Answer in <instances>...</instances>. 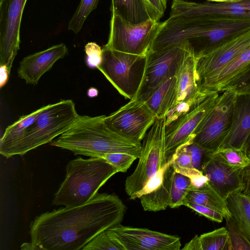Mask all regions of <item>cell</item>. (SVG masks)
I'll return each mask as SVG.
<instances>
[{
	"label": "cell",
	"instance_id": "1",
	"mask_svg": "<svg viewBox=\"0 0 250 250\" xmlns=\"http://www.w3.org/2000/svg\"><path fill=\"white\" fill-rule=\"evenodd\" d=\"M126 207L114 194L97 193L82 205L37 216L29 234L35 250H79L102 231L120 224Z\"/></svg>",
	"mask_w": 250,
	"mask_h": 250
},
{
	"label": "cell",
	"instance_id": "2",
	"mask_svg": "<svg viewBox=\"0 0 250 250\" xmlns=\"http://www.w3.org/2000/svg\"><path fill=\"white\" fill-rule=\"evenodd\" d=\"M158 35L153 51L188 41L195 58L250 29V19L209 20L188 17L169 18Z\"/></svg>",
	"mask_w": 250,
	"mask_h": 250
},
{
	"label": "cell",
	"instance_id": "3",
	"mask_svg": "<svg viewBox=\"0 0 250 250\" xmlns=\"http://www.w3.org/2000/svg\"><path fill=\"white\" fill-rule=\"evenodd\" d=\"M105 115H78L64 132L50 143L51 146L72 151L75 155L101 157L105 154L123 153L139 158L142 145L127 139L113 130Z\"/></svg>",
	"mask_w": 250,
	"mask_h": 250
},
{
	"label": "cell",
	"instance_id": "4",
	"mask_svg": "<svg viewBox=\"0 0 250 250\" xmlns=\"http://www.w3.org/2000/svg\"><path fill=\"white\" fill-rule=\"evenodd\" d=\"M65 178L54 194L52 204L75 207L85 204L114 174L117 169L104 159L78 157L66 167Z\"/></svg>",
	"mask_w": 250,
	"mask_h": 250
},
{
	"label": "cell",
	"instance_id": "5",
	"mask_svg": "<svg viewBox=\"0 0 250 250\" xmlns=\"http://www.w3.org/2000/svg\"><path fill=\"white\" fill-rule=\"evenodd\" d=\"M78 114L72 100H62L42 106L34 123L4 157L22 156L29 151L52 142L75 122Z\"/></svg>",
	"mask_w": 250,
	"mask_h": 250
},
{
	"label": "cell",
	"instance_id": "6",
	"mask_svg": "<svg viewBox=\"0 0 250 250\" xmlns=\"http://www.w3.org/2000/svg\"><path fill=\"white\" fill-rule=\"evenodd\" d=\"M146 56L102 48V59L97 67L119 93L132 100L141 86L146 69Z\"/></svg>",
	"mask_w": 250,
	"mask_h": 250
},
{
	"label": "cell",
	"instance_id": "7",
	"mask_svg": "<svg viewBox=\"0 0 250 250\" xmlns=\"http://www.w3.org/2000/svg\"><path fill=\"white\" fill-rule=\"evenodd\" d=\"M165 117L156 118L143 139L139 162L125 182V190L130 199L168 163L165 154Z\"/></svg>",
	"mask_w": 250,
	"mask_h": 250
},
{
	"label": "cell",
	"instance_id": "8",
	"mask_svg": "<svg viewBox=\"0 0 250 250\" xmlns=\"http://www.w3.org/2000/svg\"><path fill=\"white\" fill-rule=\"evenodd\" d=\"M165 21L150 19L142 23L131 24L111 14L110 30L105 47L127 53L146 56L151 49Z\"/></svg>",
	"mask_w": 250,
	"mask_h": 250
},
{
	"label": "cell",
	"instance_id": "9",
	"mask_svg": "<svg viewBox=\"0 0 250 250\" xmlns=\"http://www.w3.org/2000/svg\"><path fill=\"white\" fill-rule=\"evenodd\" d=\"M188 41L150 50L147 55L144 76L139 89L131 100L146 101L166 80L176 76L192 50Z\"/></svg>",
	"mask_w": 250,
	"mask_h": 250
},
{
	"label": "cell",
	"instance_id": "10",
	"mask_svg": "<svg viewBox=\"0 0 250 250\" xmlns=\"http://www.w3.org/2000/svg\"><path fill=\"white\" fill-rule=\"evenodd\" d=\"M219 92L214 105L191 136L193 142L211 153L218 149L229 131L236 95L231 89Z\"/></svg>",
	"mask_w": 250,
	"mask_h": 250
},
{
	"label": "cell",
	"instance_id": "11",
	"mask_svg": "<svg viewBox=\"0 0 250 250\" xmlns=\"http://www.w3.org/2000/svg\"><path fill=\"white\" fill-rule=\"evenodd\" d=\"M218 92L206 93L187 113L165 127V154L170 162L179 147L193 135L215 103Z\"/></svg>",
	"mask_w": 250,
	"mask_h": 250
},
{
	"label": "cell",
	"instance_id": "12",
	"mask_svg": "<svg viewBox=\"0 0 250 250\" xmlns=\"http://www.w3.org/2000/svg\"><path fill=\"white\" fill-rule=\"evenodd\" d=\"M250 46V29L195 58L196 81L200 92L221 69Z\"/></svg>",
	"mask_w": 250,
	"mask_h": 250
},
{
	"label": "cell",
	"instance_id": "13",
	"mask_svg": "<svg viewBox=\"0 0 250 250\" xmlns=\"http://www.w3.org/2000/svg\"><path fill=\"white\" fill-rule=\"evenodd\" d=\"M156 118L144 102L130 100L118 110L105 116V121L120 135L141 143Z\"/></svg>",
	"mask_w": 250,
	"mask_h": 250
},
{
	"label": "cell",
	"instance_id": "14",
	"mask_svg": "<svg viewBox=\"0 0 250 250\" xmlns=\"http://www.w3.org/2000/svg\"><path fill=\"white\" fill-rule=\"evenodd\" d=\"M27 0H0V65L10 72L20 49V26Z\"/></svg>",
	"mask_w": 250,
	"mask_h": 250
},
{
	"label": "cell",
	"instance_id": "15",
	"mask_svg": "<svg viewBox=\"0 0 250 250\" xmlns=\"http://www.w3.org/2000/svg\"><path fill=\"white\" fill-rule=\"evenodd\" d=\"M109 229L125 250H179L181 246L179 237L147 229L120 223Z\"/></svg>",
	"mask_w": 250,
	"mask_h": 250
},
{
	"label": "cell",
	"instance_id": "16",
	"mask_svg": "<svg viewBox=\"0 0 250 250\" xmlns=\"http://www.w3.org/2000/svg\"><path fill=\"white\" fill-rule=\"evenodd\" d=\"M179 17L209 20L250 19V11L245 10L239 1L234 3L195 2L187 0H173L169 18Z\"/></svg>",
	"mask_w": 250,
	"mask_h": 250
},
{
	"label": "cell",
	"instance_id": "17",
	"mask_svg": "<svg viewBox=\"0 0 250 250\" xmlns=\"http://www.w3.org/2000/svg\"><path fill=\"white\" fill-rule=\"evenodd\" d=\"M244 169L229 166L216 153L206 152L201 171L210 186L226 200L231 194L243 191Z\"/></svg>",
	"mask_w": 250,
	"mask_h": 250
},
{
	"label": "cell",
	"instance_id": "18",
	"mask_svg": "<svg viewBox=\"0 0 250 250\" xmlns=\"http://www.w3.org/2000/svg\"><path fill=\"white\" fill-rule=\"evenodd\" d=\"M67 51L65 44L62 43L24 57L18 68V76L27 84H37L41 77L64 58Z\"/></svg>",
	"mask_w": 250,
	"mask_h": 250
},
{
	"label": "cell",
	"instance_id": "19",
	"mask_svg": "<svg viewBox=\"0 0 250 250\" xmlns=\"http://www.w3.org/2000/svg\"><path fill=\"white\" fill-rule=\"evenodd\" d=\"M250 136V93L236 92L231 127L218 149L243 150Z\"/></svg>",
	"mask_w": 250,
	"mask_h": 250
},
{
	"label": "cell",
	"instance_id": "20",
	"mask_svg": "<svg viewBox=\"0 0 250 250\" xmlns=\"http://www.w3.org/2000/svg\"><path fill=\"white\" fill-rule=\"evenodd\" d=\"M250 65V46L221 69L203 87L201 92H219L228 89Z\"/></svg>",
	"mask_w": 250,
	"mask_h": 250
},
{
	"label": "cell",
	"instance_id": "21",
	"mask_svg": "<svg viewBox=\"0 0 250 250\" xmlns=\"http://www.w3.org/2000/svg\"><path fill=\"white\" fill-rule=\"evenodd\" d=\"M195 58L192 50L185 59L177 75V101L194 102L205 93L199 90L195 77Z\"/></svg>",
	"mask_w": 250,
	"mask_h": 250
},
{
	"label": "cell",
	"instance_id": "22",
	"mask_svg": "<svg viewBox=\"0 0 250 250\" xmlns=\"http://www.w3.org/2000/svg\"><path fill=\"white\" fill-rule=\"evenodd\" d=\"M176 76L162 83L144 102L156 118L165 117L177 101Z\"/></svg>",
	"mask_w": 250,
	"mask_h": 250
},
{
	"label": "cell",
	"instance_id": "23",
	"mask_svg": "<svg viewBox=\"0 0 250 250\" xmlns=\"http://www.w3.org/2000/svg\"><path fill=\"white\" fill-rule=\"evenodd\" d=\"M174 170L171 160L166 165L161 184L151 192L139 198L145 211L156 212L169 207L171 180Z\"/></svg>",
	"mask_w": 250,
	"mask_h": 250
},
{
	"label": "cell",
	"instance_id": "24",
	"mask_svg": "<svg viewBox=\"0 0 250 250\" xmlns=\"http://www.w3.org/2000/svg\"><path fill=\"white\" fill-rule=\"evenodd\" d=\"M184 201L212 208L222 213L225 219L231 216L226 200L221 196L208 182L199 188L191 186Z\"/></svg>",
	"mask_w": 250,
	"mask_h": 250
},
{
	"label": "cell",
	"instance_id": "25",
	"mask_svg": "<svg viewBox=\"0 0 250 250\" xmlns=\"http://www.w3.org/2000/svg\"><path fill=\"white\" fill-rule=\"evenodd\" d=\"M110 11L134 24L151 19L145 0H111Z\"/></svg>",
	"mask_w": 250,
	"mask_h": 250
},
{
	"label": "cell",
	"instance_id": "26",
	"mask_svg": "<svg viewBox=\"0 0 250 250\" xmlns=\"http://www.w3.org/2000/svg\"><path fill=\"white\" fill-rule=\"evenodd\" d=\"M42 107L33 112L22 116L5 129L0 140V153L4 156L7 151L25 133L34 123Z\"/></svg>",
	"mask_w": 250,
	"mask_h": 250
},
{
	"label": "cell",
	"instance_id": "27",
	"mask_svg": "<svg viewBox=\"0 0 250 250\" xmlns=\"http://www.w3.org/2000/svg\"><path fill=\"white\" fill-rule=\"evenodd\" d=\"M231 216L250 239V201L242 191L229 195L226 199Z\"/></svg>",
	"mask_w": 250,
	"mask_h": 250
},
{
	"label": "cell",
	"instance_id": "28",
	"mask_svg": "<svg viewBox=\"0 0 250 250\" xmlns=\"http://www.w3.org/2000/svg\"><path fill=\"white\" fill-rule=\"evenodd\" d=\"M191 186L189 177L174 170L171 180L169 207L173 208L183 205Z\"/></svg>",
	"mask_w": 250,
	"mask_h": 250
},
{
	"label": "cell",
	"instance_id": "29",
	"mask_svg": "<svg viewBox=\"0 0 250 250\" xmlns=\"http://www.w3.org/2000/svg\"><path fill=\"white\" fill-rule=\"evenodd\" d=\"M202 250H230L229 232L222 227L200 236Z\"/></svg>",
	"mask_w": 250,
	"mask_h": 250
},
{
	"label": "cell",
	"instance_id": "30",
	"mask_svg": "<svg viewBox=\"0 0 250 250\" xmlns=\"http://www.w3.org/2000/svg\"><path fill=\"white\" fill-rule=\"evenodd\" d=\"M171 160L175 171L189 177L191 182L203 175L202 171L193 167L190 155L182 146L178 148Z\"/></svg>",
	"mask_w": 250,
	"mask_h": 250
},
{
	"label": "cell",
	"instance_id": "31",
	"mask_svg": "<svg viewBox=\"0 0 250 250\" xmlns=\"http://www.w3.org/2000/svg\"><path fill=\"white\" fill-rule=\"evenodd\" d=\"M82 250H125L124 247L108 229L102 231Z\"/></svg>",
	"mask_w": 250,
	"mask_h": 250
},
{
	"label": "cell",
	"instance_id": "32",
	"mask_svg": "<svg viewBox=\"0 0 250 250\" xmlns=\"http://www.w3.org/2000/svg\"><path fill=\"white\" fill-rule=\"evenodd\" d=\"M100 0H81L76 10L69 21L68 29L78 33L89 15L95 10Z\"/></svg>",
	"mask_w": 250,
	"mask_h": 250
},
{
	"label": "cell",
	"instance_id": "33",
	"mask_svg": "<svg viewBox=\"0 0 250 250\" xmlns=\"http://www.w3.org/2000/svg\"><path fill=\"white\" fill-rule=\"evenodd\" d=\"M225 220L230 250H250V239L240 229L232 216Z\"/></svg>",
	"mask_w": 250,
	"mask_h": 250
},
{
	"label": "cell",
	"instance_id": "34",
	"mask_svg": "<svg viewBox=\"0 0 250 250\" xmlns=\"http://www.w3.org/2000/svg\"><path fill=\"white\" fill-rule=\"evenodd\" d=\"M214 153L233 167L244 169L250 164V159L242 149L227 148L218 149Z\"/></svg>",
	"mask_w": 250,
	"mask_h": 250
},
{
	"label": "cell",
	"instance_id": "35",
	"mask_svg": "<svg viewBox=\"0 0 250 250\" xmlns=\"http://www.w3.org/2000/svg\"><path fill=\"white\" fill-rule=\"evenodd\" d=\"M102 158L115 167L118 172H125L133 162L138 159L135 156L123 153H107Z\"/></svg>",
	"mask_w": 250,
	"mask_h": 250
},
{
	"label": "cell",
	"instance_id": "36",
	"mask_svg": "<svg viewBox=\"0 0 250 250\" xmlns=\"http://www.w3.org/2000/svg\"><path fill=\"white\" fill-rule=\"evenodd\" d=\"M182 146L191 157L192 165L195 169L202 171V165L206 150L198 144L193 142L190 137Z\"/></svg>",
	"mask_w": 250,
	"mask_h": 250
},
{
	"label": "cell",
	"instance_id": "37",
	"mask_svg": "<svg viewBox=\"0 0 250 250\" xmlns=\"http://www.w3.org/2000/svg\"><path fill=\"white\" fill-rule=\"evenodd\" d=\"M183 205L192 209L197 213L205 216L208 219L217 223L222 222L224 218V216L220 212L203 205L188 201H184Z\"/></svg>",
	"mask_w": 250,
	"mask_h": 250
},
{
	"label": "cell",
	"instance_id": "38",
	"mask_svg": "<svg viewBox=\"0 0 250 250\" xmlns=\"http://www.w3.org/2000/svg\"><path fill=\"white\" fill-rule=\"evenodd\" d=\"M86 62L90 68H97L102 59V48L96 42H88L84 47Z\"/></svg>",
	"mask_w": 250,
	"mask_h": 250
},
{
	"label": "cell",
	"instance_id": "39",
	"mask_svg": "<svg viewBox=\"0 0 250 250\" xmlns=\"http://www.w3.org/2000/svg\"><path fill=\"white\" fill-rule=\"evenodd\" d=\"M150 17L160 21L167 7V0H145Z\"/></svg>",
	"mask_w": 250,
	"mask_h": 250
},
{
	"label": "cell",
	"instance_id": "40",
	"mask_svg": "<svg viewBox=\"0 0 250 250\" xmlns=\"http://www.w3.org/2000/svg\"><path fill=\"white\" fill-rule=\"evenodd\" d=\"M228 89L236 93H250V65Z\"/></svg>",
	"mask_w": 250,
	"mask_h": 250
},
{
	"label": "cell",
	"instance_id": "41",
	"mask_svg": "<svg viewBox=\"0 0 250 250\" xmlns=\"http://www.w3.org/2000/svg\"><path fill=\"white\" fill-rule=\"evenodd\" d=\"M243 181L242 192L247 196H250V164L243 169Z\"/></svg>",
	"mask_w": 250,
	"mask_h": 250
},
{
	"label": "cell",
	"instance_id": "42",
	"mask_svg": "<svg viewBox=\"0 0 250 250\" xmlns=\"http://www.w3.org/2000/svg\"><path fill=\"white\" fill-rule=\"evenodd\" d=\"M182 250H202L200 236L196 235L189 242L185 245Z\"/></svg>",
	"mask_w": 250,
	"mask_h": 250
},
{
	"label": "cell",
	"instance_id": "43",
	"mask_svg": "<svg viewBox=\"0 0 250 250\" xmlns=\"http://www.w3.org/2000/svg\"><path fill=\"white\" fill-rule=\"evenodd\" d=\"M10 72L4 65H0V88H2L7 83Z\"/></svg>",
	"mask_w": 250,
	"mask_h": 250
},
{
	"label": "cell",
	"instance_id": "44",
	"mask_svg": "<svg viewBox=\"0 0 250 250\" xmlns=\"http://www.w3.org/2000/svg\"><path fill=\"white\" fill-rule=\"evenodd\" d=\"M243 150L247 156L250 159V136L247 141Z\"/></svg>",
	"mask_w": 250,
	"mask_h": 250
},
{
	"label": "cell",
	"instance_id": "45",
	"mask_svg": "<svg viewBox=\"0 0 250 250\" xmlns=\"http://www.w3.org/2000/svg\"><path fill=\"white\" fill-rule=\"evenodd\" d=\"M21 249L22 250H35V248L31 242L23 243L21 247Z\"/></svg>",
	"mask_w": 250,
	"mask_h": 250
},
{
	"label": "cell",
	"instance_id": "46",
	"mask_svg": "<svg viewBox=\"0 0 250 250\" xmlns=\"http://www.w3.org/2000/svg\"><path fill=\"white\" fill-rule=\"evenodd\" d=\"M87 95L90 98L96 97L98 95V90L94 87H91L87 91Z\"/></svg>",
	"mask_w": 250,
	"mask_h": 250
},
{
	"label": "cell",
	"instance_id": "47",
	"mask_svg": "<svg viewBox=\"0 0 250 250\" xmlns=\"http://www.w3.org/2000/svg\"><path fill=\"white\" fill-rule=\"evenodd\" d=\"M239 2L245 10L250 11V0H242Z\"/></svg>",
	"mask_w": 250,
	"mask_h": 250
},
{
	"label": "cell",
	"instance_id": "48",
	"mask_svg": "<svg viewBox=\"0 0 250 250\" xmlns=\"http://www.w3.org/2000/svg\"><path fill=\"white\" fill-rule=\"evenodd\" d=\"M208 1L220 3H234L242 0H207Z\"/></svg>",
	"mask_w": 250,
	"mask_h": 250
},
{
	"label": "cell",
	"instance_id": "49",
	"mask_svg": "<svg viewBox=\"0 0 250 250\" xmlns=\"http://www.w3.org/2000/svg\"><path fill=\"white\" fill-rule=\"evenodd\" d=\"M248 197H249V200H250V196H249Z\"/></svg>",
	"mask_w": 250,
	"mask_h": 250
}]
</instances>
